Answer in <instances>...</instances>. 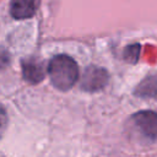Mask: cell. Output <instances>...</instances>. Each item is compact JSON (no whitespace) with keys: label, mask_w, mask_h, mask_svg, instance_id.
Segmentation results:
<instances>
[{"label":"cell","mask_w":157,"mask_h":157,"mask_svg":"<svg viewBox=\"0 0 157 157\" xmlns=\"http://www.w3.org/2000/svg\"><path fill=\"white\" fill-rule=\"evenodd\" d=\"M48 75L55 88L69 91L78 78V66L65 54L55 55L48 64Z\"/></svg>","instance_id":"1"},{"label":"cell","mask_w":157,"mask_h":157,"mask_svg":"<svg viewBox=\"0 0 157 157\" xmlns=\"http://www.w3.org/2000/svg\"><path fill=\"white\" fill-rule=\"evenodd\" d=\"M108 72L103 67L98 66H90L85 70L80 86L83 91L87 92H96L102 90L108 83Z\"/></svg>","instance_id":"2"},{"label":"cell","mask_w":157,"mask_h":157,"mask_svg":"<svg viewBox=\"0 0 157 157\" xmlns=\"http://www.w3.org/2000/svg\"><path fill=\"white\" fill-rule=\"evenodd\" d=\"M136 128L148 139L157 140V113L153 110H141L132 115Z\"/></svg>","instance_id":"3"},{"label":"cell","mask_w":157,"mask_h":157,"mask_svg":"<svg viewBox=\"0 0 157 157\" xmlns=\"http://www.w3.org/2000/svg\"><path fill=\"white\" fill-rule=\"evenodd\" d=\"M22 75L28 83H38L45 76L44 63L38 58H27L22 60Z\"/></svg>","instance_id":"4"},{"label":"cell","mask_w":157,"mask_h":157,"mask_svg":"<svg viewBox=\"0 0 157 157\" xmlns=\"http://www.w3.org/2000/svg\"><path fill=\"white\" fill-rule=\"evenodd\" d=\"M39 2L40 0H11L10 12L16 20L29 18L36 13Z\"/></svg>","instance_id":"5"},{"label":"cell","mask_w":157,"mask_h":157,"mask_svg":"<svg viewBox=\"0 0 157 157\" xmlns=\"http://www.w3.org/2000/svg\"><path fill=\"white\" fill-rule=\"evenodd\" d=\"M136 93L142 97H151L157 93V77H148L146 78L136 90Z\"/></svg>","instance_id":"6"},{"label":"cell","mask_w":157,"mask_h":157,"mask_svg":"<svg viewBox=\"0 0 157 157\" xmlns=\"http://www.w3.org/2000/svg\"><path fill=\"white\" fill-rule=\"evenodd\" d=\"M139 54H140V44H131L125 48L124 59L130 64H135L139 59Z\"/></svg>","instance_id":"7"}]
</instances>
